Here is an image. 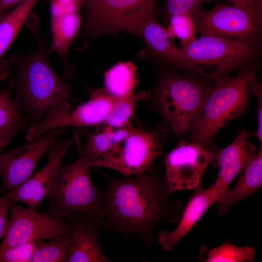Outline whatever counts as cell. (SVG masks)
Masks as SVG:
<instances>
[{
    "label": "cell",
    "instance_id": "obj_1",
    "mask_svg": "<svg viewBox=\"0 0 262 262\" xmlns=\"http://www.w3.org/2000/svg\"><path fill=\"white\" fill-rule=\"evenodd\" d=\"M104 213L102 230L128 238H140L149 248L161 221L178 222L183 208L170 197L164 174L151 167L133 177L118 178L103 173Z\"/></svg>",
    "mask_w": 262,
    "mask_h": 262
},
{
    "label": "cell",
    "instance_id": "obj_2",
    "mask_svg": "<svg viewBox=\"0 0 262 262\" xmlns=\"http://www.w3.org/2000/svg\"><path fill=\"white\" fill-rule=\"evenodd\" d=\"M25 24L35 39L37 49L25 55L14 53L7 59L10 65L8 90L19 109L35 124L51 109L73 101L74 98L71 85L61 79L49 63L37 18L32 15Z\"/></svg>",
    "mask_w": 262,
    "mask_h": 262
},
{
    "label": "cell",
    "instance_id": "obj_3",
    "mask_svg": "<svg viewBox=\"0 0 262 262\" xmlns=\"http://www.w3.org/2000/svg\"><path fill=\"white\" fill-rule=\"evenodd\" d=\"M253 61L233 77L214 81L210 87L200 117L191 130V141L209 147L217 131L229 121L245 112L251 94L250 83L256 77L257 64Z\"/></svg>",
    "mask_w": 262,
    "mask_h": 262
},
{
    "label": "cell",
    "instance_id": "obj_4",
    "mask_svg": "<svg viewBox=\"0 0 262 262\" xmlns=\"http://www.w3.org/2000/svg\"><path fill=\"white\" fill-rule=\"evenodd\" d=\"M91 162L80 155L70 164H61L51 181L47 196L48 208L45 212L66 218L73 213H86L103 218V190L92 180Z\"/></svg>",
    "mask_w": 262,
    "mask_h": 262
},
{
    "label": "cell",
    "instance_id": "obj_5",
    "mask_svg": "<svg viewBox=\"0 0 262 262\" xmlns=\"http://www.w3.org/2000/svg\"><path fill=\"white\" fill-rule=\"evenodd\" d=\"M259 50L236 40L200 35L188 46L180 47L178 67L215 81L255 61Z\"/></svg>",
    "mask_w": 262,
    "mask_h": 262
},
{
    "label": "cell",
    "instance_id": "obj_6",
    "mask_svg": "<svg viewBox=\"0 0 262 262\" xmlns=\"http://www.w3.org/2000/svg\"><path fill=\"white\" fill-rule=\"evenodd\" d=\"M84 36L127 32L139 37L143 25L155 18L156 0H84Z\"/></svg>",
    "mask_w": 262,
    "mask_h": 262
},
{
    "label": "cell",
    "instance_id": "obj_7",
    "mask_svg": "<svg viewBox=\"0 0 262 262\" xmlns=\"http://www.w3.org/2000/svg\"><path fill=\"white\" fill-rule=\"evenodd\" d=\"M192 16L200 35L230 39L260 49L262 0L246 7L216 2L211 10L202 8Z\"/></svg>",
    "mask_w": 262,
    "mask_h": 262
},
{
    "label": "cell",
    "instance_id": "obj_8",
    "mask_svg": "<svg viewBox=\"0 0 262 262\" xmlns=\"http://www.w3.org/2000/svg\"><path fill=\"white\" fill-rule=\"evenodd\" d=\"M210 88L197 80L176 74L164 76L160 80L157 102L176 134L192 130L196 126Z\"/></svg>",
    "mask_w": 262,
    "mask_h": 262
},
{
    "label": "cell",
    "instance_id": "obj_9",
    "mask_svg": "<svg viewBox=\"0 0 262 262\" xmlns=\"http://www.w3.org/2000/svg\"><path fill=\"white\" fill-rule=\"evenodd\" d=\"M167 132L165 128L160 125L148 131L135 127L113 147L91 162V165L114 170L125 177L144 173L161 154Z\"/></svg>",
    "mask_w": 262,
    "mask_h": 262
},
{
    "label": "cell",
    "instance_id": "obj_10",
    "mask_svg": "<svg viewBox=\"0 0 262 262\" xmlns=\"http://www.w3.org/2000/svg\"><path fill=\"white\" fill-rule=\"evenodd\" d=\"M89 100L70 111L68 102L52 109L40 122L32 124L26 138L31 140L57 128L86 127L102 124L111 111L116 98L104 88H88Z\"/></svg>",
    "mask_w": 262,
    "mask_h": 262
},
{
    "label": "cell",
    "instance_id": "obj_11",
    "mask_svg": "<svg viewBox=\"0 0 262 262\" xmlns=\"http://www.w3.org/2000/svg\"><path fill=\"white\" fill-rule=\"evenodd\" d=\"M216 148L195 142L181 140L164 156L165 177L169 192L202 189L201 179L214 160Z\"/></svg>",
    "mask_w": 262,
    "mask_h": 262
},
{
    "label": "cell",
    "instance_id": "obj_12",
    "mask_svg": "<svg viewBox=\"0 0 262 262\" xmlns=\"http://www.w3.org/2000/svg\"><path fill=\"white\" fill-rule=\"evenodd\" d=\"M10 216L8 229L0 249L15 246L35 239L53 240L71 234L72 229L65 219L46 212L9 203Z\"/></svg>",
    "mask_w": 262,
    "mask_h": 262
},
{
    "label": "cell",
    "instance_id": "obj_13",
    "mask_svg": "<svg viewBox=\"0 0 262 262\" xmlns=\"http://www.w3.org/2000/svg\"><path fill=\"white\" fill-rule=\"evenodd\" d=\"M66 129H53L21 146L0 153L1 187L11 190L28 180L40 159L60 140Z\"/></svg>",
    "mask_w": 262,
    "mask_h": 262
},
{
    "label": "cell",
    "instance_id": "obj_14",
    "mask_svg": "<svg viewBox=\"0 0 262 262\" xmlns=\"http://www.w3.org/2000/svg\"><path fill=\"white\" fill-rule=\"evenodd\" d=\"M50 9V31L51 41L48 48L49 54H59L64 63V75L68 78L73 66L67 59L68 51L80 30L82 20L80 10L84 0H47Z\"/></svg>",
    "mask_w": 262,
    "mask_h": 262
},
{
    "label": "cell",
    "instance_id": "obj_15",
    "mask_svg": "<svg viewBox=\"0 0 262 262\" xmlns=\"http://www.w3.org/2000/svg\"><path fill=\"white\" fill-rule=\"evenodd\" d=\"M76 142V134L60 139L49 151L45 165L23 183L10 190L5 196L9 203L21 202L34 209L47 197L51 181L63 157Z\"/></svg>",
    "mask_w": 262,
    "mask_h": 262
},
{
    "label": "cell",
    "instance_id": "obj_16",
    "mask_svg": "<svg viewBox=\"0 0 262 262\" xmlns=\"http://www.w3.org/2000/svg\"><path fill=\"white\" fill-rule=\"evenodd\" d=\"M65 219L70 225L72 232L63 262H111L101 250L97 240L103 227V218L86 213H73Z\"/></svg>",
    "mask_w": 262,
    "mask_h": 262
},
{
    "label": "cell",
    "instance_id": "obj_17",
    "mask_svg": "<svg viewBox=\"0 0 262 262\" xmlns=\"http://www.w3.org/2000/svg\"><path fill=\"white\" fill-rule=\"evenodd\" d=\"M250 135L242 129L230 144L224 148H216L214 160L218 171L212 185L218 196V201L257 153L255 146L248 141Z\"/></svg>",
    "mask_w": 262,
    "mask_h": 262
},
{
    "label": "cell",
    "instance_id": "obj_18",
    "mask_svg": "<svg viewBox=\"0 0 262 262\" xmlns=\"http://www.w3.org/2000/svg\"><path fill=\"white\" fill-rule=\"evenodd\" d=\"M218 199L212 185L195 192L182 210L176 228L171 231L162 229L158 232L157 239L162 248L171 251L192 229L209 208L217 203Z\"/></svg>",
    "mask_w": 262,
    "mask_h": 262
},
{
    "label": "cell",
    "instance_id": "obj_19",
    "mask_svg": "<svg viewBox=\"0 0 262 262\" xmlns=\"http://www.w3.org/2000/svg\"><path fill=\"white\" fill-rule=\"evenodd\" d=\"M39 0H24L14 8L0 15V82L7 80L10 65L3 57Z\"/></svg>",
    "mask_w": 262,
    "mask_h": 262
},
{
    "label": "cell",
    "instance_id": "obj_20",
    "mask_svg": "<svg viewBox=\"0 0 262 262\" xmlns=\"http://www.w3.org/2000/svg\"><path fill=\"white\" fill-rule=\"evenodd\" d=\"M139 37L146 45L144 56H153L167 65L178 67L180 48L175 45L167 29L160 25L155 18L143 25Z\"/></svg>",
    "mask_w": 262,
    "mask_h": 262
},
{
    "label": "cell",
    "instance_id": "obj_21",
    "mask_svg": "<svg viewBox=\"0 0 262 262\" xmlns=\"http://www.w3.org/2000/svg\"><path fill=\"white\" fill-rule=\"evenodd\" d=\"M262 185V147L243 169L242 175L232 189L229 188L217 203L220 214L226 213L231 206L257 193Z\"/></svg>",
    "mask_w": 262,
    "mask_h": 262
},
{
    "label": "cell",
    "instance_id": "obj_22",
    "mask_svg": "<svg viewBox=\"0 0 262 262\" xmlns=\"http://www.w3.org/2000/svg\"><path fill=\"white\" fill-rule=\"evenodd\" d=\"M134 128L131 122L118 128L101 124L97 126L82 146L78 144L79 154L92 162L125 138Z\"/></svg>",
    "mask_w": 262,
    "mask_h": 262
},
{
    "label": "cell",
    "instance_id": "obj_23",
    "mask_svg": "<svg viewBox=\"0 0 262 262\" xmlns=\"http://www.w3.org/2000/svg\"><path fill=\"white\" fill-rule=\"evenodd\" d=\"M29 118L19 109L8 89H0V146L29 126ZM30 127V126H29Z\"/></svg>",
    "mask_w": 262,
    "mask_h": 262
},
{
    "label": "cell",
    "instance_id": "obj_24",
    "mask_svg": "<svg viewBox=\"0 0 262 262\" xmlns=\"http://www.w3.org/2000/svg\"><path fill=\"white\" fill-rule=\"evenodd\" d=\"M104 89L113 98L118 99L133 93L137 82L136 68L131 61L119 62L104 74Z\"/></svg>",
    "mask_w": 262,
    "mask_h": 262
},
{
    "label": "cell",
    "instance_id": "obj_25",
    "mask_svg": "<svg viewBox=\"0 0 262 262\" xmlns=\"http://www.w3.org/2000/svg\"><path fill=\"white\" fill-rule=\"evenodd\" d=\"M256 250L250 246H239L229 240L213 248L201 246L198 258L204 262H255Z\"/></svg>",
    "mask_w": 262,
    "mask_h": 262
},
{
    "label": "cell",
    "instance_id": "obj_26",
    "mask_svg": "<svg viewBox=\"0 0 262 262\" xmlns=\"http://www.w3.org/2000/svg\"><path fill=\"white\" fill-rule=\"evenodd\" d=\"M150 93V91H144L126 98L115 99L111 111L102 124L114 128L126 125L131 122L137 101L146 98Z\"/></svg>",
    "mask_w": 262,
    "mask_h": 262
},
{
    "label": "cell",
    "instance_id": "obj_27",
    "mask_svg": "<svg viewBox=\"0 0 262 262\" xmlns=\"http://www.w3.org/2000/svg\"><path fill=\"white\" fill-rule=\"evenodd\" d=\"M71 241V235L49 242L37 239L31 262H63Z\"/></svg>",
    "mask_w": 262,
    "mask_h": 262
},
{
    "label": "cell",
    "instance_id": "obj_28",
    "mask_svg": "<svg viewBox=\"0 0 262 262\" xmlns=\"http://www.w3.org/2000/svg\"><path fill=\"white\" fill-rule=\"evenodd\" d=\"M166 28L171 38L180 40L181 48L191 44L196 37V28L192 16L188 13L172 16Z\"/></svg>",
    "mask_w": 262,
    "mask_h": 262
},
{
    "label": "cell",
    "instance_id": "obj_29",
    "mask_svg": "<svg viewBox=\"0 0 262 262\" xmlns=\"http://www.w3.org/2000/svg\"><path fill=\"white\" fill-rule=\"evenodd\" d=\"M37 239L15 246L0 249V262H31Z\"/></svg>",
    "mask_w": 262,
    "mask_h": 262
},
{
    "label": "cell",
    "instance_id": "obj_30",
    "mask_svg": "<svg viewBox=\"0 0 262 262\" xmlns=\"http://www.w3.org/2000/svg\"><path fill=\"white\" fill-rule=\"evenodd\" d=\"M213 0H166L164 12L169 17L179 14L188 13L191 15L202 8L204 4Z\"/></svg>",
    "mask_w": 262,
    "mask_h": 262
},
{
    "label": "cell",
    "instance_id": "obj_31",
    "mask_svg": "<svg viewBox=\"0 0 262 262\" xmlns=\"http://www.w3.org/2000/svg\"><path fill=\"white\" fill-rule=\"evenodd\" d=\"M251 94L255 95L258 99L259 105L258 110V129L256 131L257 136L259 141L262 143V86L259 81L254 78L250 83Z\"/></svg>",
    "mask_w": 262,
    "mask_h": 262
},
{
    "label": "cell",
    "instance_id": "obj_32",
    "mask_svg": "<svg viewBox=\"0 0 262 262\" xmlns=\"http://www.w3.org/2000/svg\"><path fill=\"white\" fill-rule=\"evenodd\" d=\"M9 202L7 198L0 196V240L5 236L8 227Z\"/></svg>",
    "mask_w": 262,
    "mask_h": 262
},
{
    "label": "cell",
    "instance_id": "obj_33",
    "mask_svg": "<svg viewBox=\"0 0 262 262\" xmlns=\"http://www.w3.org/2000/svg\"><path fill=\"white\" fill-rule=\"evenodd\" d=\"M24 0H0V15L8 12Z\"/></svg>",
    "mask_w": 262,
    "mask_h": 262
},
{
    "label": "cell",
    "instance_id": "obj_34",
    "mask_svg": "<svg viewBox=\"0 0 262 262\" xmlns=\"http://www.w3.org/2000/svg\"><path fill=\"white\" fill-rule=\"evenodd\" d=\"M226 1H228L231 5L241 6L246 7L251 5L254 4L257 1V0H223Z\"/></svg>",
    "mask_w": 262,
    "mask_h": 262
},
{
    "label": "cell",
    "instance_id": "obj_35",
    "mask_svg": "<svg viewBox=\"0 0 262 262\" xmlns=\"http://www.w3.org/2000/svg\"><path fill=\"white\" fill-rule=\"evenodd\" d=\"M3 148H4V147H3L0 146V154L1 153V151H2V150L3 149Z\"/></svg>",
    "mask_w": 262,
    "mask_h": 262
}]
</instances>
